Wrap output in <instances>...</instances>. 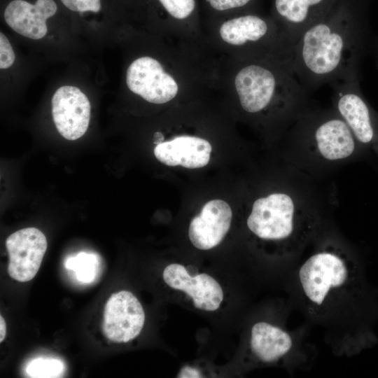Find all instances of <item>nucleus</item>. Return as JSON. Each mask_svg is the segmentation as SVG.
<instances>
[{"label":"nucleus","mask_w":378,"mask_h":378,"mask_svg":"<svg viewBox=\"0 0 378 378\" xmlns=\"http://www.w3.org/2000/svg\"><path fill=\"white\" fill-rule=\"evenodd\" d=\"M145 322L143 307L130 291L113 293L106 302L102 323L106 338L116 343L134 340L141 332Z\"/></svg>","instance_id":"nucleus-6"},{"label":"nucleus","mask_w":378,"mask_h":378,"mask_svg":"<svg viewBox=\"0 0 378 378\" xmlns=\"http://www.w3.org/2000/svg\"><path fill=\"white\" fill-rule=\"evenodd\" d=\"M281 31H283L281 29H272L267 21L258 15H246L223 23L220 28V34L225 42L233 46H242L261 42L264 38L270 37V33Z\"/></svg>","instance_id":"nucleus-16"},{"label":"nucleus","mask_w":378,"mask_h":378,"mask_svg":"<svg viewBox=\"0 0 378 378\" xmlns=\"http://www.w3.org/2000/svg\"><path fill=\"white\" fill-rule=\"evenodd\" d=\"M97 264V255L81 252L74 257L69 258L65 262V267L68 270H74L79 281L87 283L94 279Z\"/></svg>","instance_id":"nucleus-18"},{"label":"nucleus","mask_w":378,"mask_h":378,"mask_svg":"<svg viewBox=\"0 0 378 378\" xmlns=\"http://www.w3.org/2000/svg\"><path fill=\"white\" fill-rule=\"evenodd\" d=\"M69 9L76 12H99L101 9L100 0H61Z\"/></svg>","instance_id":"nucleus-20"},{"label":"nucleus","mask_w":378,"mask_h":378,"mask_svg":"<svg viewBox=\"0 0 378 378\" xmlns=\"http://www.w3.org/2000/svg\"><path fill=\"white\" fill-rule=\"evenodd\" d=\"M166 10L176 19L188 18L195 8V0H159Z\"/></svg>","instance_id":"nucleus-19"},{"label":"nucleus","mask_w":378,"mask_h":378,"mask_svg":"<svg viewBox=\"0 0 378 378\" xmlns=\"http://www.w3.org/2000/svg\"><path fill=\"white\" fill-rule=\"evenodd\" d=\"M211 146L204 139L192 136H179L163 141L154 148L155 158L162 163L174 167L181 165L196 169L206 165L210 159Z\"/></svg>","instance_id":"nucleus-14"},{"label":"nucleus","mask_w":378,"mask_h":378,"mask_svg":"<svg viewBox=\"0 0 378 378\" xmlns=\"http://www.w3.org/2000/svg\"><path fill=\"white\" fill-rule=\"evenodd\" d=\"M91 106L87 96L74 86H62L52 98V115L62 136L76 140L84 135L90 120Z\"/></svg>","instance_id":"nucleus-9"},{"label":"nucleus","mask_w":378,"mask_h":378,"mask_svg":"<svg viewBox=\"0 0 378 378\" xmlns=\"http://www.w3.org/2000/svg\"><path fill=\"white\" fill-rule=\"evenodd\" d=\"M332 107L345 121L360 145L377 139L378 121L361 94L358 76L330 84Z\"/></svg>","instance_id":"nucleus-5"},{"label":"nucleus","mask_w":378,"mask_h":378,"mask_svg":"<svg viewBox=\"0 0 378 378\" xmlns=\"http://www.w3.org/2000/svg\"><path fill=\"white\" fill-rule=\"evenodd\" d=\"M65 370L64 363L58 358L38 357L30 360L25 368L28 377L33 378L60 377Z\"/></svg>","instance_id":"nucleus-17"},{"label":"nucleus","mask_w":378,"mask_h":378,"mask_svg":"<svg viewBox=\"0 0 378 378\" xmlns=\"http://www.w3.org/2000/svg\"><path fill=\"white\" fill-rule=\"evenodd\" d=\"M211 6L218 10L240 8L247 5L251 0H206Z\"/></svg>","instance_id":"nucleus-22"},{"label":"nucleus","mask_w":378,"mask_h":378,"mask_svg":"<svg viewBox=\"0 0 378 378\" xmlns=\"http://www.w3.org/2000/svg\"><path fill=\"white\" fill-rule=\"evenodd\" d=\"M163 279L169 287L185 292L197 309L215 311L223 300V289L215 279L205 273L192 276L180 264L167 266L163 271Z\"/></svg>","instance_id":"nucleus-10"},{"label":"nucleus","mask_w":378,"mask_h":378,"mask_svg":"<svg viewBox=\"0 0 378 378\" xmlns=\"http://www.w3.org/2000/svg\"><path fill=\"white\" fill-rule=\"evenodd\" d=\"M356 265L338 242L321 243L300 266L298 279L309 306L324 310L348 294L358 281Z\"/></svg>","instance_id":"nucleus-4"},{"label":"nucleus","mask_w":378,"mask_h":378,"mask_svg":"<svg viewBox=\"0 0 378 378\" xmlns=\"http://www.w3.org/2000/svg\"><path fill=\"white\" fill-rule=\"evenodd\" d=\"M15 61V54L13 48L6 38L2 33H0V68L1 69H8L13 65Z\"/></svg>","instance_id":"nucleus-21"},{"label":"nucleus","mask_w":378,"mask_h":378,"mask_svg":"<svg viewBox=\"0 0 378 378\" xmlns=\"http://www.w3.org/2000/svg\"><path fill=\"white\" fill-rule=\"evenodd\" d=\"M337 0H274L279 27L294 43L311 25L323 18Z\"/></svg>","instance_id":"nucleus-12"},{"label":"nucleus","mask_w":378,"mask_h":378,"mask_svg":"<svg viewBox=\"0 0 378 378\" xmlns=\"http://www.w3.org/2000/svg\"><path fill=\"white\" fill-rule=\"evenodd\" d=\"M366 31L357 2L337 0L293 45L291 66L303 88L311 92L325 84L358 76Z\"/></svg>","instance_id":"nucleus-1"},{"label":"nucleus","mask_w":378,"mask_h":378,"mask_svg":"<svg viewBox=\"0 0 378 378\" xmlns=\"http://www.w3.org/2000/svg\"><path fill=\"white\" fill-rule=\"evenodd\" d=\"M289 165L313 176L347 163L360 144L332 108L314 106L288 129Z\"/></svg>","instance_id":"nucleus-3"},{"label":"nucleus","mask_w":378,"mask_h":378,"mask_svg":"<svg viewBox=\"0 0 378 378\" xmlns=\"http://www.w3.org/2000/svg\"><path fill=\"white\" fill-rule=\"evenodd\" d=\"M6 323L2 317L0 316V342L1 343L6 337Z\"/></svg>","instance_id":"nucleus-24"},{"label":"nucleus","mask_w":378,"mask_h":378,"mask_svg":"<svg viewBox=\"0 0 378 378\" xmlns=\"http://www.w3.org/2000/svg\"><path fill=\"white\" fill-rule=\"evenodd\" d=\"M294 346L293 337L284 329L260 321L251 330L250 347L262 363H272L290 354Z\"/></svg>","instance_id":"nucleus-15"},{"label":"nucleus","mask_w":378,"mask_h":378,"mask_svg":"<svg viewBox=\"0 0 378 378\" xmlns=\"http://www.w3.org/2000/svg\"><path fill=\"white\" fill-rule=\"evenodd\" d=\"M289 166L281 188L254 200L246 225L256 237L276 244L281 255L291 258L321 233L330 204L312 176Z\"/></svg>","instance_id":"nucleus-2"},{"label":"nucleus","mask_w":378,"mask_h":378,"mask_svg":"<svg viewBox=\"0 0 378 378\" xmlns=\"http://www.w3.org/2000/svg\"><path fill=\"white\" fill-rule=\"evenodd\" d=\"M177 377L180 378L202 377L201 372L198 370L190 366L183 367Z\"/></svg>","instance_id":"nucleus-23"},{"label":"nucleus","mask_w":378,"mask_h":378,"mask_svg":"<svg viewBox=\"0 0 378 378\" xmlns=\"http://www.w3.org/2000/svg\"><path fill=\"white\" fill-rule=\"evenodd\" d=\"M47 246L46 236L36 227L23 228L8 236L6 247L9 276L20 282L31 280L40 268Z\"/></svg>","instance_id":"nucleus-7"},{"label":"nucleus","mask_w":378,"mask_h":378,"mask_svg":"<svg viewBox=\"0 0 378 378\" xmlns=\"http://www.w3.org/2000/svg\"><path fill=\"white\" fill-rule=\"evenodd\" d=\"M232 219V209L225 201L208 202L190 222L188 237L191 243L200 250L218 246L228 232Z\"/></svg>","instance_id":"nucleus-11"},{"label":"nucleus","mask_w":378,"mask_h":378,"mask_svg":"<svg viewBox=\"0 0 378 378\" xmlns=\"http://www.w3.org/2000/svg\"><path fill=\"white\" fill-rule=\"evenodd\" d=\"M57 8L53 0H37L34 5L26 1L14 0L6 6L4 19L15 32L38 40L46 34V20L55 14Z\"/></svg>","instance_id":"nucleus-13"},{"label":"nucleus","mask_w":378,"mask_h":378,"mask_svg":"<svg viewBox=\"0 0 378 378\" xmlns=\"http://www.w3.org/2000/svg\"><path fill=\"white\" fill-rule=\"evenodd\" d=\"M126 83L132 92L153 104L168 102L178 92L175 80L150 57H141L132 62L127 70Z\"/></svg>","instance_id":"nucleus-8"},{"label":"nucleus","mask_w":378,"mask_h":378,"mask_svg":"<svg viewBox=\"0 0 378 378\" xmlns=\"http://www.w3.org/2000/svg\"><path fill=\"white\" fill-rule=\"evenodd\" d=\"M154 143L156 144H159L163 142L164 136L161 132H156L154 134Z\"/></svg>","instance_id":"nucleus-25"}]
</instances>
